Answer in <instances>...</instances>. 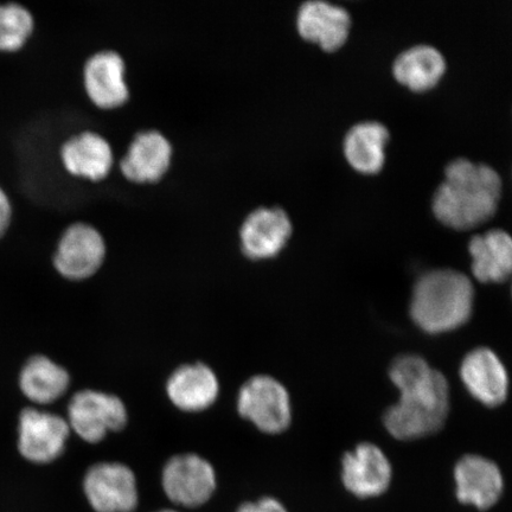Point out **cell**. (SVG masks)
I'll return each instance as SVG.
<instances>
[{"label":"cell","instance_id":"6","mask_svg":"<svg viewBox=\"0 0 512 512\" xmlns=\"http://www.w3.org/2000/svg\"><path fill=\"white\" fill-rule=\"evenodd\" d=\"M239 412L268 434L284 432L291 424L292 412L287 389L273 377L254 376L239 393Z\"/></svg>","mask_w":512,"mask_h":512},{"label":"cell","instance_id":"21","mask_svg":"<svg viewBox=\"0 0 512 512\" xmlns=\"http://www.w3.org/2000/svg\"><path fill=\"white\" fill-rule=\"evenodd\" d=\"M390 134L379 121H362L352 126L344 138V153L348 162L363 174H376L386 160V145Z\"/></svg>","mask_w":512,"mask_h":512},{"label":"cell","instance_id":"2","mask_svg":"<svg viewBox=\"0 0 512 512\" xmlns=\"http://www.w3.org/2000/svg\"><path fill=\"white\" fill-rule=\"evenodd\" d=\"M502 195V179L488 164L466 158L446 166L444 182L433 197V211L445 226L469 229L496 213Z\"/></svg>","mask_w":512,"mask_h":512},{"label":"cell","instance_id":"20","mask_svg":"<svg viewBox=\"0 0 512 512\" xmlns=\"http://www.w3.org/2000/svg\"><path fill=\"white\" fill-rule=\"evenodd\" d=\"M18 384L24 398L38 408L59 401L69 389L70 376L66 368L50 357L35 355L25 362Z\"/></svg>","mask_w":512,"mask_h":512},{"label":"cell","instance_id":"26","mask_svg":"<svg viewBox=\"0 0 512 512\" xmlns=\"http://www.w3.org/2000/svg\"><path fill=\"white\" fill-rule=\"evenodd\" d=\"M156 512H178V511L171 510V509H164V510H159V511H156Z\"/></svg>","mask_w":512,"mask_h":512},{"label":"cell","instance_id":"24","mask_svg":"<svg viewBox=\"0 0 512 512\" xmlns=\"http://www.w3.org/2000/svg\"><path fill=\"white\" fill-rule=\"evenodd\" d=\"M236 512H288V510L278 499L264 497L256 502L243 503Z\"/></svg>","mask_w":512,"mask_h":512},{"label":"cell","instance_id":"11","mask_svg":"<svg viewBox=\"0 0 512 512\" xmlns=\"http://www.w3.org/2000/svg\"><path fill=\"white\" fill-rule=\"evenodd\" d=\"M454 483L459 503L479 511L494 508L504 494V476L499 466L479 454H466L454 466Z\"/></svg>","mask_w":512,"mask_h":512},{"label":"cell","instance_id":"19","mask_svg":"<svg viewBox=\"0 0 512 512\" xmlns=\"http://www.w3.org/2000/svg\"><path fill=\"white\" fill-rule=\"evenodd\" d=\"M166 392L171 402L182 411L200 412L216 401L220 384L214 371L206 364H189L171 375Z\"/></svg>","mask_w":512,"mask_h":512},{"label":"cell","instance_id":"17","mask_svg":"<svg viewBox=\"0 0 512 512\" xmlns=\"http://www.w3.org/2000/svg\"><path fill=\"white\" fill-rule=\"evenodd\" d=\"M61 160L70 175L96 182L110 174L113 151L110 143L100 134L82 132L62 145Z\"/></svg>","mask_w":512,"mask_h":512},{"label":"cell","instance_id":"18","mask_svg":"<svg viewBox=\"0 0 512 512\" xmlns=\"http://www.w3.org/2000/svg\"><path fill=\"white\" fill-rule=\"evenodd\" d=\"M469 252L472 273L480 283H502L512 277V236L505 230L473 236Z\"/></svg>","mask_w":512,"mask_h":512},{"label":"cell","instance_id":"16","mask_svg":"<svg viewBox=\"0 0 512 512\" xmlns=\"http://www.w3.org/2000/svg\"><path fill=\"white\" fill-rule=\"evenodd\" d=\"M171 158V144L162 133L143 132L128 147L120 168L123 175L132 182L152 183L159 181L168 172Z\"/></svg>","mask_w":512,"mask_h":512},{"label":"cell","instance_id":"23","mask_svg":"<svg viewBox=\"0 0 512 512\" xmlns=\"http://www.w3.org/2000/svg\"><path fill=\"white\" fill-rule=\"evenodd\" d=\"M35 30L29 9L18 3L0 4V51L15 53L28 43Z\"/></svg>","mask_w":512,"mask_h":512},{"label":"cell","instance_id":"4","mask_svg":"<svg viewBox=\"0 0 512 512\" xmlns=\"http://www.w3.org/2000/svg\"><path fill=\"white\" fill-rule=\"evenodd\" d=\"M70 433L67 419L41 408L27 407L18 418V452L32 464L54 463L66 451Z\"/></svg>","mask_w":512,"mask_h":512},{"label":"cell","instance_id":"8","mask_svg":"<svg viewBox=\"0 0 512 512\" xmlns=\"http://www.w3.org/2000/svg\"><path fill=\"white\" fill-rule=\"evenodd\" d=\"M83 491L95 512H133L138 507L137 479L124 464L93 465L83 479Z\"/></svg>","mask_w":512,"mask_h":512},{"label":"cell","instance_id":"5","mask_svg":"<svg viewBox=\"0 0 512 512\" xmlns=\"http://www.w3.org/2000/svg\"><path fill=\"white\" fill-rule=\"evenodd\" d=\"M67 422L83 441L98 444L108 433L123 430L127 411L118 396L85 389L70 399Z\"/></svg>","mask_w":512,"mask_h":512},{"label":"cell","instance_id":"7","mask_svg":"<svg viewBox=\"0 0 512 512\" xmlns=\"http://www.w3.org/2000/svg\"><path fill=\"white\" fill-rule=\"evenodd\" d=\"M162 483L171 502L184 508H197L214 495L217 478L208 460L197 454H182L166 463Z\"/></svg>","mask_w":512,"mask_h":512},{"label":"cell","instance_id":"13","mask_svg":"<svg viewBox=\"0 0 512 512\" xmlns=\"http://www.w3.org/2000/svg\"><path fill=\"white\" fill-rule=\"evenodd\" d=\"M291 235L292 222L284 209H256L240 230L242 252L253 260L274 258L283 251Z\"/></svg>","mask_w":512,"mask_h":512},{"label":"cell","instance_id":"12","mask_svg":"<svg viewBox=\"0 0 512 512\" xmlns=\"http://www.w3.org/2000/svg\"><path fill=\"white\" fill-rule=\"evenodd\" d=\"M467 392L486 407L501 406L510 388L507 368L494 350L477 348L464 357L460 366Z\"/></svg>","mask_w":512,"mask_h":512},{"label":"cell","instance_id":"1","mask_svg":"<svg viewBox=\"0 0 512 512\" xmlns=\"http://www.w3.org/2000/svg\"><path fill=\"white\" fill-rule=\"evenodd\" d=\"M389 377L400 396L387 409L383 422L395 439L425 438L445 425L450 411V386L439 370L420 356L403 355L390 366Z\"/></svg>","mask_w":512,"mask_h":512},{"label":"cell","instance_id":"22","mask_svg":"<svg viewBox=\"0 0 512 512\" xmlns=\"http://www.w3.org/2000/svg\"><path fill=\"white\" fill-rule=\"evenodd\" d=\"M445 70L444 55L428 44H419L402 51L393 64L395 78L416 92L426 91L437 85Z\"/></svg>","mask_w":512,"mask_h":512},{"label":"cell","instance_id":"25","mask_svg":"<svg viewBox=\"0 0 512 512\" xmlns=\"http://www.w3.org/2000/svg\"><path fill=\"white\" fill-rule=\"evenodd\" d=\"M12 221V204L8 195L0 187V239L8 232Z\"/></svg>","mask_w":512,"mask_h":512},{"label":"cell","instance_id":"10","mask_svg":"<svg viewBox=\"0 0 512 512\" xmlns=\"http://www.w3.org/2000/svg\"><path fill=\"white\" fill-rule=\"evenodd\" d=\"M393 467L379 446L357 445L342 460V483L350 495L358 499L380 497L389 490Z\"/></svg>","mask_w":512,"mask_h":512},{"label":"cell","instance_id":"9","mask_svg":"<svg viewBox=\"0 0 512 512\" xmlns=\"http://www.w3.org/2000/svg\"><path fill=\"white\" fill-rule=\"evenodd\" d=\"M106 245L93 226L75 223L64 230L54 254V267L64 279L81 281L93 277L104 264Z\"/></svg>","mask_w":512,"mask_h":512},{"label":"cell","instance_id":"3","mask_svg":"<svg viewBox=\"0 0 512 512\" xmlns=\"http://www.w3.org/2000/svg\"><path fill=\"white\" fill-rule=\"evenodd\" d=\"M475 307V287L467 275L439 268L421 275L414 286L409 312L426 334H446L469 322Z\"/></svg>","mask_w":512,"mask_h":512},{"label":"cell","instance_id":"15","mask_svg":"<svg viewBox=\"0 0 512 512\" xmlns=\"http://www.w3.org/2000/svg\"><path fill=\"white\" fill-rule=\"evenodd\" d=\"M297 28L305 40L332 51L341 48L348 40L351 17L342 6L324 0H310L300 6Z\"/></svg>","mask_w":512,"mask_h":512},{"label":"cell","instance_id":"14","mask_svg":"<svg viewBox=\"0 0 512 512\" xmlns=\"http://www.w3.org/2000/svg\"><path fill=\"white\" fill-rule=\"evenodd\" d=\"M83 81L89 99L102 110L123 106L130 96L125 81V62L112 50L89 57L83 69Z\"/></svg>","mask_w":512,"mask_h":512}]
</instances>
